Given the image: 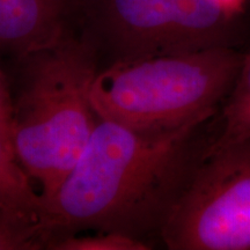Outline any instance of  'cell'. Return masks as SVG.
I'll list each match as a JSON object with an SVG mask.
<instances>
[{
  "instance_id": "11",
  "label": "cell",
  "mask_w": 250,
  "mask_h": 250,
  "mask_svg": "<svg viewBox=\"0 0 250 250\" xmlns=\"http://www.w3.org/2000/svg\"><path fill=\"white\" fill-rule=\"evenodd\" d=\"M13 102L9 95L5 77L0 70V139L14 154L12 147V130H13ZM15 156V155H14Z\"/></svg>"
},
{
  "instance_id": "2",
  "label": "cell",
  "mask_w": 250,
  "mask_h": 250,
  "mask_svg": "<svg viewBox=\"0 0 250 250\" xmlns=\"http://www.w3.org/2000/svg\"><path fill=\"white\" fill-rule=\"evenodd\" d=\"M27 59V83L13 105L12 147L45 201L73 169L100 120L92 88L101 62L88 35H66Z\"/></svg>"
},
{
  "instance_id": "9",
  "label": "cell",
  "mask_w": 250,
  "mask_h": 250,
  "mask_svg": "<svg viewBox=\"0 0 250 250\" xmlns=\"http://www.w3.org/2000/svg\"><path fill=\"white\" fill-rule=\"evenodd\" d=\"M55 250H147L151 243L116 232H98L93 236H62L48 243Z\"/></svg>"
},
{
  "instance_id": "6",
  "label": "cell",
  "mask_w": 250,
  "mask_h": 250,
  "mask_svg": "<svg viewBox=\"0 0 250 250\" xmlns=\"http://www.w3.org/2000/svg\"><path fill=\"white\" fill-rule=\"evenodd\" d=\"M85 0H0V48L22 57L56 44L66 36L73 6Z\"/></svg>"
},
{
  "instance_id": "10",
  "label": "cell",
  "mask_w": 250,
  "mask_h": 250,
  "mask_svg": "<svg viewBox=\"0 0 250 250\" xmlns=\"http://www.w3.org/2000/svg\"><path fill=\"white\" fill-rule=\"evenodd\" d=\"M48 239L39 228L14 220L0 211V250L39 249Z\"/></svg>"
},
{
  "instance_id": "8",
  "label": "cell",
  "mask_w": 250,
  "mask_h": 250,
  "mask_svg": "<svg viewBox=\"0 0 250 250\" xmlns=\"http://www.w3.org/2000/svg\"><path fill=\"white\" fill-rule=\"evenodd\" d=\"M219 130L212 147L228 145L250 137V48L243 61L232 92L218 115Z\"/></svg>"
},
{
  "instance_id": "4",
  "label": "cell",
  "mask_w": 250,
  "mask_h": 250,
  "mask_svg": "<svg viewBox=\"0 0 250 250\" xmlns=\"http://www.w3.org/2000/svg\"><path fill=\"white\" fill-rule=\"evenodd\" d=\"M88 37L109 62L206 49L250 48V12L218 0H85ZM103 65V66H104Z\"/></svg>"
},
{
  "instance_id": "1",
  "label": "cell",
  "mask_w": 250,
  "mask_h": 250,
  "mask_svg": "<svg viewBox=\"0 0 250 250\" xmlns=\"http://www.w3.org/2000/svg\"><path fill=\"white\" fill-rule=\"evenodd\" d=\"M219 111L168 132L99 120L68 176L41 199V230L49 240L90 228L160 242L168 215L217 139Z\"/></svg>"
},
{
  "instance_id": "5",
  "label": "cell",
  "mask_w": 250,
  "mask_h": 250,
  "mask_svg": "<svg viewBox=\"0 0 250 250\" xmlns=\"http://www.w3.org/2000/svg\"><path fill=\"white\" fill-rule=\"evenodd\" d=\"M169 250H250V137L212 147L162 227Z\"/></svg>"
},
{
  "instance_id": "3",
  "label": "cell",
  "mask_w": 250,
  "mask_h": 250,
  "mask_svg": "<svg viewBox=\"0 0 250 250\" xmlns=\"http://www.w3.org/2000/svg\"><path fill=\"white\" fill-rule=\"evenodd\" d=\"M243 55L217 48L109 62L94 80V110L100 120L143 132L181 129L220 110Z\"/></svg>"
},
{
  "instance_id": "7",
  "label": "cell",
  "mask_w": 250,
  "mask_h": 250,
  "mask_svg": "<svg viewBox=\"0 0 250 250\" xmlns=\"http://www.w3.org/2000/svg\"><path fill=\"white\" fill-rule=\"evenodd\" d=\"M29 180L13 153L0 139V211L40 229L41 195L34 191Z\"/></svg>"
},
{
  "instance_id": "12",
  "label": "cell",
  "mask_w": 250,
  "mask_h": 250,
  "mask_svg": "<svg viewBox=\"0 0 250 250\" xmlns=\"http://www.w3.org/2000/svg\"><path fill=\"white\" fill-rule=\"evenodd\" d=\"M218 1L226 8L236 13L250 12V0H218Z\"/></svg>"
}]
</instances>
